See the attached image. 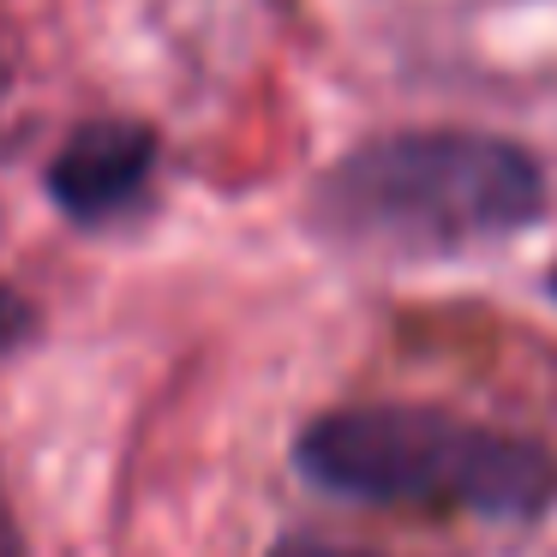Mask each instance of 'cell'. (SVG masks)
<instances>
[{"instance_id": "obj_1", "label": "cell", "mask_w": 557, "mask_h": 557, "mask_svg": "<svg viewBox=\"0 0 557 557\" xmlns=\"http://www.w3.org/2000/svg\"><path fill=\"white\" fill-rule=\"evenodd\" d=\"M545 174L521 145L468 126H420L348 150L318 186V222L348 246L437 258L533 228Z\"/></svg>"}, {"instance_id": "obj_2", "label": "cell", "mask_w": 557, "mask_h": 557, "mask_svg": "<svg viewBox=\"0 0 557 557\" xmlns=\"http://www.w3.org/2000/svg\"><path fill=\"white\" fill-rule=\"evenodd\" d=\"M294 468L330 497L533 521L557 497V461L533 437L413 401L330 408L294 444Z\"/></svg>"}, {"instance_id": "obj_3", "label": "cell", "mask_w": 557, "mask_h": 557, "mask_svg": "<svg viewBox=\"0 0 557 557\" xmlns=\"http://www.w3.org/2000/svg\"><path fill=\"white\" fill-rule=\"evenodd\" d=\"M150 174H157V133L138 121H90L54 150L49 162V198L61 216L102 228V222L126 216L145 198Z\"/></svg>"}, {"instance_id": "obj_4", "label": "cell", "mask_w": 557, "mask_h": 557, "mask_svg": "<svg viewBox=\"0 0 557 557\" xmlns=\"http://www.w3.org/2000/svg\"><path fill=\"white\" fill-rule=\"evenodd\" d=\"M30 336H37V312H30V300L18 288H7V282H0V354L25 348Z\"/></svg>"}, {"instance_id": "obj_5", "label": "cell", "mask_w": 557, "mask_h": 557, "mask_svg": "<svg viewBox=\"0 0 557 557\" xmlns=\"http://www.w3.org/2000/svg\"><path fill=\"white\" fill-rule=\"evenodd\" d=\"M0 557H25V540H18V521H13L7 492H0Z\"/></svg>"}, {"instance_id": "obj_6", "label": "cell", "mask_w": 557, "mask_h": 557, "mask_svg": "<svg viewBox=\"0 0 557 557\" xmlns=\"http://www.w3.org/2000/svg\"><path fill=\"white\" fill-rule=\"evenodd\" d=\"M276 557H360V552H330V545H312V540H288Z\"/></svg>"}, {"instance_id": "obj_7", "label": "cell", "mask_w": 557, "mask_h": 557, "mask_svg": "<svg viewBox=\"0 0 557 557\" xmlns=\"http://www.w3.org/2000/svg\"><path fill=\"white\" fill-rule=\"evenodd\" d=\"M545 288H552V300H557V270H552V276H545Z\"/></svg>"}]
</instances>
